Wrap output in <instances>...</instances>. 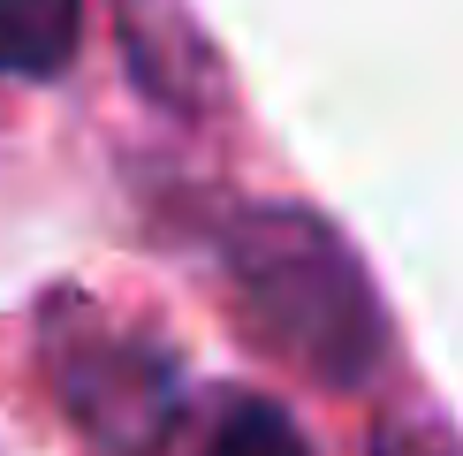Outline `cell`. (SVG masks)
I'll return each instance as SVG.
<instances>
[{
  "mask_svg": "<svg viewBox=\"0 0 463 456\" xmlns=\"http://www.w3.org/2000/svg\"><path fill=\"white\" fill-rule=\"evenodd\" d=\"M250 335L319 388H357L388 357V319L357 252L304 205H243L221 236Z\"/></svg>",
  "mask_w": 463,
  "mask_h": 456,
  "instance_id": "cell-1",
  "label": "cell"
},
{
  "mask_svg": "<svg viewBox=\"0 0 463 456\" xmlns=\"http://www.w3.org/2000/svg\"><path fill=\"white\" fill-rule=\"evenodd\" d=\"M53 388L76 411V426L114 456H145L152 442H167L183 404L175 357L160 342H137L107 319L84 328H53Z\"/></svg>",
  "mask_w": 463,
  "mask_h": 456,
  "instance_id": "cell-2",
  "label": "cell"
},
{
  "mask_svg": "<svg viewBox=\"0 0 463 456\" xmlns=\"http://www.w3.org/2000/svg\"><path fill=\"white\" fill-rule=\"evenodd\" d=\"M122 53L160 107H175V114L221 107V62L183 0H122Z\"/></svg>",
  "mask_w": 463,
  "mask_h": 456,
  "instance_id": "cell-3",
  "label": "cell"
},
{
  "mask_svg": "<svg viewBox=\"0 0 463 456\" xmlns=\"http://www.w3.org/2000/svg\"><path fill=\"white\" fill-rule=\"evenodd\" d=\"M84 0H0V76H53L76 62Z\"/></svg>",
  "mask_w": 463,
  "mask_h": 456,
  "instance_id": "cell-4",
  "label": "cell"
},
{
  "mask_svg": "<svg viewBox=\"0 0 463 456\" xmlns=\"http://www.w3.org/2000/svg\"><path fill=\"white\" fill-rule=\"evenodd\" d=\"M205 456H312V442L297 433V418H288L281 404L243 395V404L221 411V426H213V442H205Z\"/></svg>",
  "mask_w": 463,
  "mask_h": 456,
  "instance_id": "cell-5",
  "label": "cell"
},
{
  "mask_svg": "<svg viewBox=\"0 0 463 456\" xmlns=\"http://www.w3.org/2000/svg\"><path fill=\"white\" fill-rule=\"evenodd\" d=\"M373 456H463V433L433 411H395V418H380Z\"/></svg>",
  "mask_w": 463,
  "mask_h": 456,
  "instance_id": "cell-6",
  "label": "cell"
}]
</instances>
